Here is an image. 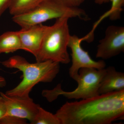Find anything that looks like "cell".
<instances>
[{
	"label": "cell",
	"mask_w": 124,
	"mask_h": 124,
	"mask_svg": "<svg viewBox=\"0 0 124 124\" xmlns=\"http://www.w3.org/2000/svg\"><path fill=\"white\" fill-rule=\"evenodd\" d=\"M55 115L60 124H110L123 119L124 90L67 102Z\"/></svg>",
	"instance_id": "cell-1"
},
{
	"label": "cell",
	"mask_w": 124,
	"mask_h": 124,
	"mask_svg": "<svg viewBox=\"0 0 124 124\" xmlns=\"http://www.w3.org/2000/svg\"><path fill=\"white\" fill-rule=\"evenodd\" d=\"M7 68H16L22 72V80L16 87L5 93L11 96L29 97L33 87L39 82H50L60 71V63L51 60L30 63L19 55L12 56L1 62Z\"/></svg>",
	"instance_id": "cell-2"
},
{
	"label": "cell",
	"mask_w": 124,
	"mask_h": 124,
	"mask_svg": "<svg viewBox=\"0 0 124 124\" xmlns=\"http://www.w3.org/2000/svg\"><path fill=\"white\" fill-rule=\"evenodd\" d=\"M69 19L66 17L57 19L53 25L48 26L39 50L35 57L37 62L51 60L65 64L70 62L67 51L70 36Z\"/></svg>",
	"instance_id": "cell-3"
},
{
	"label": "cell",
	"mask_w": 124,
	"mask_h": 124,
	"mask_svg": "<svg viewBox=\"0 0 124 124\" xmlns=\"http://www.w3.org/2000/svg\"><path fill=\"white\" fill-rule=\"evenodd\" d=\"M63 17L77 18L84 21L90 20L84 10L67 6L60 0H43L31 11L13 16L12 19L21 28H25Z\"/></svg>",
	"instance_id": "cell-4"
},
{
	"label": "cell",
	"mask_w": 124,
	"mask_h": 124,
	"mask_svg": "<svg viewBox=\"0 0 124 124\" xmlns=\"http://www.w3.org/2000/svg\"><path fill=\"white\" fill-rule=\"evenodd\" d=\"M106 71V68H81L76 81L78 85L75 90L70 92L64 91L62 89L61 85L59 84L53 89L43 90L42 95L51 102L60 95L68 99H83L99 95V89Z\"/></svg>",
	"instance_id": "cell-5"
},
{
	"label": "cell",
	"mask_w": 124,
	"mask_h": 124,
	"mask_svg": "<svg viewBox=\"0 0 124 124\" xmlns=\"http://www.w3.org/2000/svg\"><path fill=\"white\" fill-rule=\"evenodd\" d=\"M83 41V37L79 38L75 35H70L68 46L71 51L72 61L69 69V75L76 81L81 68H91L100 69H104L106 66V63L103 60L95 61L91 58L88 52L81 47V45Z\"/></svg>",
	"instance_id": "cell-6"
},
{
	"label": "cell",
	"mask_w": 124,
	"mask_h": 124,
	"mask_svg": "<svg viewBox=\"0 0 124 124\" xmlns=\"http://www.w3.org/2000/svg\"><path fill=\"white\" fill-rule=\"evenodd\" d=\"M104 38L98 45L96 57L108 59L124 51V27L111 25L107 28Z\"/></svg>",
	"instance_id": "cell-7"
},
{
	"label": "cell",
	"mask_w": 124,
	"mask_h": 124,
	"mask_svg": "<svg viewBox=\"0 0 124 124\" xmlns=\"http://www.w3.org/2000/svg\"><path fill=\"white\" fill-rule=\"evenodd\" d=\"M4 99L6 108V115L14 116L31 121L40 106L30 97L23 98L11 96L0 92Z\"/></svg>",
	"instance_id": "cell-8"
},
{
	"label": "cell",
	"mask_w": 124,
	"mask_h": 124,
	"mask_svg": "<svg viewBox=\"0 0 124 124\" xmlns=\"http://www.w3.org/2000/svg\"><path fill=\"white\" fill-rule=\"evenodd\" d=\"M48 26L40 24L18 31L22 50L28 51L35 57L41 46Z\"/></svg>",
	"instance_id": "cell-9"
},
{
	"label": "cell",
	"mask_w": 124,
	"mask_h": 124,
	"mask_svg": "<svg viewBox=\"0 0 124 124\" xmlns=\"http://www.w3.org/2000/svg\"><path fill=\"white\" fill-rule=\"evenodd\" d=\"M106 70L99 89V94L124 90V73L117 71L113 67Z\"/></svg>",
	"instance_id": "cell-10"
},
{
	"label": "cell",
	"mask_w": 124,
	"mask_h": 124,
	"mask_svg": "<svg viewBox=\"0 0 124 124\" xmlns=\"http://www.w3.org/2000/svg\"><path fill=\"white\" fill-rule=\"evenodd\" d=\"M22 50L18 31H8L0 35V54L13 53Z\"/></svg>",
	"instance_id": "cell-11"
},
{
	"label": "cell",
	"mask_w": 124,
	"mask_h": 124,
	"mask_svg": "<svg viewBox=\"0 0 124 124\" xmlns=\"http://www.w3.org/2000/svg\"><path fill=\"white\" fill-rule=\"evenodd\" d=\"M43 0H11L9 8L13 16L23 14L31 11Z\"/></svg>",
	"instance_id": "cell-12"
},
{
	"label": "cell",
	"mask_w": 124,
	"mask_h": 124,
	"mask_svg": "<svg viewBox=\"0 0 124 124\" xmlns=\"http://www.w3.org/2000/svg\"><path fill=\"white\" fill-rule=\"evenodd\" d=\"M110 1L112 3L110 9L103 15L95 23L91 31L93 33L96 27L105 18L109 17L110 20L112 21L118 20L120 18L121 13L123 10L122 7L124 6V0H110Z\"/></svg>",
	"instance_id": "cell-13"
},
{
	"label": "cell",
	"mask_w": 124,
	"mask_h": 124,
	"mask_svg": "<svg viewBox=\"0 0 124 124\" xmlns=\"http://www.w3.org/2000/svg\"><path fill=\"white\" fill-rule=\"evenodd\" d=\"M30 122L31 124H60V121L55 114L47 111L40 106Z\"/></svg>",
	"instance_id": "cell-14"
},
{
	"label": "cell",
	"mask_w": 124,
	"mask_h": 124,
	"mask_svg": "<svg viewBox=\"0 0 124 124\" xmlns=\"http://www.w3.org/2000/svg\"><path fill=\"white\" fill-rule=\"evenodd\" d=\"M27 120L10 115H5L0 119V124H25Z\"/></svg>",
	"instance_id": "cell-15"
},
{
	"label": "cell",
	"mask_w": 124,
	"mask_h": 124,
	"mask_svg": "<svg viewBox=\"0 0 124 124\" xmlns=\"http://www.w3.org/2000/svg\"><path fill=\"white\" fill-rule=\"evenodd\" d=\"M64 5L70 7H78L85 0H60Z\"/></svg>",
	"instance_id": "cell-16"
},
{
	"label": "cell",
	"mask_w": 124,
	"mask_h": 124,
	"mask_svg": "<svg viewBox=\"0 0 124 124\" xmlns=\"http://www.w3.org/2000/svg\"><path fill=\"white\" fill-rule=\"evenodd\" d=\"M11 0H0V17L5 11L8 9Z\"/></svg>",
	"instance_id": "cell-17"
},
{
	"label": "cell",
	"mask_w": 124,
	"mask_h": 124,
	"mask_svg": "<svg viewBox=\"0 0 124 124\" xmlns=\"http://www.w3.org/2000/svg\"><path fill=\"white\" fill-rule=\"evenodd\" d=\"M6 108L4 99L0 95V119L5 115Z\"/></svg>",
	"instance_id": "cell-18"
},
{
	"label": "cell",
	"mask_w": 124,
	"mask_h": 124,
	"mask_svg": "<svg viewBox=\"0 0 124 124\" xmlns=\"http://www.w3.org/2000/svg\"><path fill=\"white\" fill-rule=\"evenodd\" d=\"M6 85V81L4 78L0 76V88L5 87Z\"/></svg>",
	"instance_id": "cell-19"
},
{
	"label": "cell",
	"mask_w": 124,
	"mask_h": 124,
	"mask_svg": "<svg viewBox=\"0 0 124 124\" xmlns=\"http://www.w3.org/2000/svg\"><path fill=\"white\" fill-rule=\"evenodd\" d=\"M110 1V0H95V2L98 5H102V4L107 3Z\"/></svg>",
	"instance_id": "cell-20"
}]
</instances>
